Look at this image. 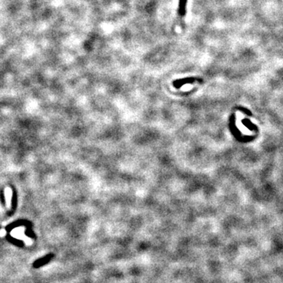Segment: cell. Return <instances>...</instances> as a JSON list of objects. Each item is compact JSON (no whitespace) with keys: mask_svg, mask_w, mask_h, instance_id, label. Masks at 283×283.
I'll return each mask as SVG.
<instances>
[{"mask_svg":"<svg viewBox=\"0 0 283 283\" xmlns=\"http://www.w3.org/2000/svg\"><path fill=\"white\" fill-rule=\"evenodd\" d=\"M186 0H179V13L181 16H184L186 13Z\"/></svg>","mask_w":283,"mask_h":283,"instance_id":"6da1fadb","label":"cell"},{"mask_svg":"<svg viewBox=\"0 0 283 283\" xmlns=\"http://www.w3.org/2000/svg\"><path fill=\"white\" fill-rule=\"evenodd\" d=\"M5 194H6V200H7V203L8 205V206L10 205V203H11V197H12V191L10 188H7V189H5Z\"/></svg>","mask_w":283,"mask_h":283,"instance_id":"7a4b0ae2","label":"cell"}]
</instances>
